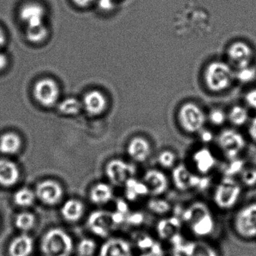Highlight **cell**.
<instances>
[{
	"instance_id": "obj_23",
	"label": "cell",
	"mask_w": 256,
	"mask_h": 256,
	"mask_svg": "<svg viewBox=\"0 0 256 256\" xmlns=\"http://www.w3.org/2000/svg\"><path fill=\"white\" fill-rule=\"evenodd\" d=\"M124 194L128 202H136L138 200L150 196L149 190L143 180L132 178L126 182Z\"/></svg>"
},
{
	"instance_id": "obj_22",
	"label": "cell",
	"mask_w": 256,
	"mask_h": 256,
	"mask_svg": "<svg viewBox=\"0 0 256 256\" xmlns=\"http://www.w3.org/2000/svg\"><path fill=\"white\" fill-rule=\"evenodd\" d=\"M34 248L32 238L26 234H22L12 240L8 246V253L10 256H30Z\"/></svg>"
},
{
	"instance_id": "obj_32",
	"label": "cell",
	"mask_w": 256,
	"mask_h": 256,
	"mask_svg": "<svg viewBox=\"0 0 256 256\" xmlns=\"http://www.w3.org/2000/svg\"><path fill=\"white\" fill-rule=\"evenodd\" d=\"M82 107L83 104L73 97L65 98L58 106L60 112L67 115L77 114L82 110Z\"/></svg>"
},
{
	"instance_id": "obj_14",
	"label": "cell",
	"mask_w": 256,
	"mask_h": 256,
	"mask_svg": "<svg viewBox=\"0 0 256 256\" xmlns=\"http://www.w3.org/2000/svg\"><path fill=\"white\" fill-rule=\"evenodd\" d=\"M100 256H132V247L124 238H109L102 245Z\"/></svg>"
},
{
	"instance_id": "obj_7",
	"label": "cell",
	"mask_w": 256,
	"mask_h": 256,
	"mask_svg": "<svg viewBox=\"0 0 256 256\" xmlns=\"http://www.w3.org/2000/svg\"><path fill=\"white\" fill-rule=\"evenodd\" d=\"M178 118L181 126L190 133L199 132L203 130L206 121L203 110L193 103L184 104L180 109Z\"/></svg>"
},
{
	"instance_id": "obj_16",
	"label": "cell",
	"mask_w": 256,
	"mask_h": 256,
	"mask_svg": "<svg viewBox=\"0 0 256 256\" xmlns=\"http://www.w3.org/2000/svg\"><path fill=\"white\" fill-rule=\"evenodd\" d=\"M127 154L133 161L139 163L144 162L150 156V145L143 138H134L127 146Z\"/></svg>"
},
{
	"instance_id": "obj_24",
	"label": "cell",
	"mask_w": 256,
	"mask_h": 256,
	"mask_svg": "<svg viewBox=\"0 0 256 256\" xmlns=\"http://www.w3.org/2000/svg\"><path fill=\"white\" fill-rule=\"evenodd\" d=\"M179 253L184 256H218L214 247L203 241L186 242Z\"/></svg>"
},
{
	"instance_id": "obj_41",
	"label": "cell",
	"mask_w": 256,
	"mask_h": 256,
	"mask_svg": "<svg viewBox=\"0 0 256 256\" xmlns=\"http://www.w3.org/2000/svg\"><path fill=\"white\" fill-rule=\"evenodd\" d=\"M144 220L143 214L140 212H133V214H128L127 215L126 222L131 224V226H139L142 224Z\"/></svg>"
},
{
	"instance_id": "obj_38",
	"label": "cell",
	"mask_w": 256,
	"mask_h": 256,
	"mask_svg": "<svg viewBox=\"0 0 256 256\" xmlns=\"http://www.w3.org/2000/svg\"><path fill=\"white\" fill-rule=\"evenodd\" d=\"M240 180L244 185L251 187L256 184V170L253 168H246L240 174Z\"/></svg>"
},
{
	"instance_id": "obj_39",
	"label": "cell",
	"mask_w": 256,
	"mask_h": 256,
	"mask_svg": "<svg viewBox=\"0 0 256 256\" xmlns=\"http://www.w3.org/2000/svg\"><path fill=\"white\" fill-rule=\"evenodd\" d=\"M136 242L137 246L140 250L144 251L145 252H149L156 244L155 241L151 236L146 234L138 236L136 239Z\"/></svg>"
},
{
	"instance_id": "obj_36",
	"label": "cell",
	"mask_w": 256,
	"mask_h": 256,
	"mask_svg": "<svg viewBox=\"0 0 256 256\" xmlns=\"http://www.w3.org/2000/svg\"><path fill=\"white\" fill-rule=\"evenodd\" d=\"M176 157L174 152L170 150H164L158 156V162L163 168H172L175 166Z\"/></svg>"
},
{
	"instance_id": "obj_4",
	"label": "cell",
	"mask_w": 256,
	"mask_h": 256,
	"mask_svg": "<svg viewBox=\"0 0 256 256\" xmlns=\"http://www.w3.org/2000/svg\"><path fill=\"white\" fill-rule=\"evenodd\" d=\"M241 192L240 184L234 178L224 176L214 190V204L221 210L232 209L238 204Z\"/></svg>"
},
{
	"instance_id": "obj_35",
	"label": "cell",
	"mask_w": 256,
	"mask_h": 256,
	"mask_svg": "<svg viewBox=\"0 0 256 256\" xmlns=\"http://www.w3.org/2000/svg\"><path fill=\"white\" fill-rule=\"evenodd\" d=\"M96 251V244L94 240L84 238L78 246V252L80 256H92Z\"/></svg>"
},
{
	"instance_id": "obj_25",
	"label": "cell",
	"mask_w": 256,
	"mask_h": 256,
	"mask_svg": "<svg viewBox=\"0 0 256 256\" xmlns=\"http://www.w3.org/2000/svg\"><path fill=\"white\" fill-rule=\"evenodd\" d=\"M113 198V188L106 182H98L95 184L90 192V198L95 204H106L109 203Z\"/></svg>"
},
{
	"instance_id": "obj_29",
	"label": "cell",
	"mask_w": 256,
	"mask_h": 256,
	"mask_svg": "<svg viewBox=\"0 0 256 256\" xmlns=\"http://www.w3.org/2000/svg\"><path fill=\"white\" fill-rule=\"evenodd\" d=\"M146 206L148 209L155 215H166L172 210L170 204L160 197H154L148 200Z\"/></svg>"
},
{
	"instance_id": "obj_37",
	"label": "cell",
	"mask_w": 256,
	"mask_h": 256,
	"mask_svg": "<svg viewBox=\"0 0 256 256\" xmlns=\"http://www.w3.org/2000/svg\"><path fill=\"white\" fill-rule=\"evenodd\" d=\"M229 161L230 162L224 168V176L234 178L235 175L240 174L245 168L244 162L238 158L230 160Z\"/></svg>"
},
{
	"instance_id": "obj_33",
	"label": "cell",
	"mask_w": 256,
	"mask_h": 256,
	"mask_svg": "<svg viewBox=\"0 0 256 256\" xmlns=\"http://www.w3.org/2000/svg\"><path fill=\"white\" fill-rule=\"evenodd\" d=\"M228 118L232 124L240 126L244 125L248 120V112L242 106H234L229 112Z\"/></svg>"
},
{
	"instance_id": "obj_26",
	"label": "cell",
	"mask_w": 256,
	"mask_h": 256,
	"mask_svg": "<svg viewBox=\"0 0 256 256\" xmlns=\"http://www.w3.org/2000/svg\"><path fill=\"white\" fill-rule=\"evenodd\" d=\"M84 205L77 199L66 200L61 208V215L70 222L78 221L84 214Z\"/></svg>"
},
{
	"instance_id": "obj_28",
	"label": "cell",
	"mask_w": 256,
	"mask_h": 256,
	"mask_svg": "<svg viewBox=\"0 0 256 256\" xmlns=\"http://www.w3.org/2000/svg\"><path fill=\"white\" fill-rule=\"evenodd\" d=\"M36 192L28 188H22L18 190L14 193V204L20 208H29L32 206L35 202Z\"/></svg>"
},
{
	"instance_id": "obj_5",
	"label": "cell",
	"mask_w": 256,
	"mask_h": 256,
	"mask_svg": "<svg viewBox=\"0 0 256 256\" xmlns=\"http://www.w3.org/2000/svg\"><path fill=\"white\" fill-rule=\"evenodd\" d=\"M172 180L180 191H188L191 190H204L209 186L208 178L199 176L193 173L186 166L178 164L174 167L172 172Z\"/></svg>"
},
{
	"instance_id": "obj_43",
	"label": "cell",
	"mask_w": 256,
	"mask_h": 256,
	"mask_svg": "<svg viewBox=\"0 0 256 256\" xmlns=\"http://www.w3.org/2000/svg\"><path fill=\"white\" fill-rule=\"evenodd\" d=\"M200 138L204 143H210L214 139V134L209 130H202L200 132Z\"/></svg>"
},
{
	"instance_id": "obj_6",
	"label": "cell",
	"mask_w": 256,
	"mask_h": 256,
	"mask_svg": "<svg viewBox=\"0 0 256 256\" xmlns=\"http://www.w3.org/2000/svg\"><path fill=\"white\" fill-rule=\"evenodd\" d=\"M236 233L246 239L256 238V203L241 208L234 218Z\"/></svg>"
},
{
	"instance_id": "obj_12",
	"label": "cell",
	"mask_w": 256,
	"mask_h": 256,
	"mask_svg": "<svg viewBox=\"0 0 256 256\" xmlns=\"http://www.w3.org/2000/svg\"><path fill=\"white\" fill-rule=\"evenodd\" d=\"M36 196L44 204H58L64 197L62 186L53 180H46L37 185Z\"/></svg>"
},
{
	"instance_id": "obj_15",
	"label": "cell",
	"mask_w": 256,
	"mask_h": 256,
	"mask_svg": "<svg viewBox=\"0 0 256 256\" xmlns=\"http://www.w3.org/2000/svg\"><path fill=\"white\" fill-rule=\"evenodd\" d=\"M228 56L230 62L238 70L250 66L252 58V50L246 43L236 42L229 47Z\"/></svg>"
},
{
	"instance_id": "obj_42",
	"label": "cell",
	"mask_w": 256,
	"mask_h": 256,
	"mask_svg": "<svg viewBox=\"0 0 256 256\" xmlns=\"http://www.w3.org/2000/svg\"><path fill=\"white\" fill-rule=\"evenodd\" d=\"M245 100L250 107L256 109V90H252L247 92Z\"/></svg>"
},
{
	"instance_id": "obj_34",
	"label": "cell",
	"mask_w": 256,
	"mask_h": 256,
	"mask_svg": "<svg viewBox=\"0 0 256 256\" xmlns=\"http://www.w3.org/2000/svg\"><path fill=\"white\" fill-rule=\"evenodd\" d=\"M256 77V70L253 67L248 66L238 68L235 72V78L241 83H250Z\"/></svg>"
},
{
	"instance_id": "obj_13",
	"label": "cell",
	"mask_w": 256,
	"mask_h": 256,
	"mask_svg": "<svg viewBox=\"0 0 256 256\" xmlns=\"http://www.w3.org/2000/svg\"><path fill=\"white\" fill-rule=\"evenodd\" d=\"M150 196L160 197L167 192L168 179L164 172L158 169H149L144 174L143 180Z\"/></svg>"
},
{
	"instance_id": "obj_49",
	"label": "cell",
	"mask_w": 256,
	"mask_h": 256,
	"mask_svg": "<svg viewBox=\"0 0 256 256\" xmlns=\"http://www.w3.org/2000/svg\"><path fill=\"white\" fill-rule=\"evenodd\" d=\"M152 256L150 254H149V253L148 252H144L143 254H140V256Z\"/></svg>"
},
{
	"instance_id": "obj_50",
	"label": "cell",
	"mask_w": 256,
	"mask_h": 256,
	"mask_svg": "<svg viewBox=\"0 0 256 256\" xmlns=\"http://www.w3.org/2000/svg\"><path fill=\"white\" fill-rule=\"evenodd\" d=\"M182 256V254H180V253H176V254H175V256Z\"/></svg>"
},
{
	"instance_id": "obj_8",
	"label": "cell",
	"mask_w": 256,
	"mask_h": 256,
	"mask_svg": "<svg viewBox=\"0 0 256 256\" xmlns=\"http://www.w3.org/2000/svg\"><path fill=\"white\" fill-rule=\"evenodd\" d=\"M136 168L134 164L121 158H114L106 166V174L109 182L116 186H124L126 182L134 178Z\"/></svg>"
},
{
	"instance_id": "obj_27",
	"label": "cell",
	"mask_w": 256,
	"mask_h": 256,
	"mask_svg": "<svg viewBox=\"0 0 256 256\" xmlns=\"http://www.w3.org/2000/svg\"><path fill=\"white\" fill-rule=\"evenodd\" d=\"M22 146V138L16 133L7 132L0 138V152L6 155L17 154Z\"/></svg>"
},
{
	"instance_id": "obj_3",
	"label": "cell",
	"mask_w": 256,
	"mask_h": 256,
	"mask_svg": "<svg viewBox=\"0 0 256 256\" xmlns=\"http://www.w3.org/2000/svg\"><path fill=\"white\" fill-rule=\"evenodd\" d=\"M235 78V72L226 62H211L204 72L206 86L212 92H221L228 89Z\"/></svg>"
},
{
	"instance_id": "obj_10",
	"label": "cell",
	"mask_w": 256,
	"mask_h": 256,
	"mask_svg": "<svg viewBox=\"0 0 256 256\" xmlns=\"http://www.w3.org/2000/svg\"><path fill=\"white\" fill-rule=\"evenodd\" d=\"M90 230L100 238H108L118 227L113 212L96 210L90 216L88 220Z\"/></svg>"
},
{
	"instance_id": "obj_2",
	"label": "cell",
	"mask_w": 256,
	"mask_h": 256,
	"mask_svg": "<svg viewBox=\"0 0 256 256\" xmlns=\"http://www.w3.org/2000/svg\"><path fill=\"white\" fill-rule=\"evenodd\" d=\"M41 248L46 256H70L73 250L72 238L65 230L55 228L46 232Z\"/></svg>"
},
{
	"instance_id": "obj_21",
	"label": "cell",
	"mask_w": 256,
	"mask_h": 256,
	"mask_svg": "<svg viewBox=\"0 0 256 256\" xmlns=\"http://www.w3.org/2000/svg\"><path fill=\"white\" fill-rule=\"evenodd\" d=\"M46 12L40 4H28L20 11V18L28 26H37L44 24Z\"/></svg>"
},
{
	"instance_id": "obj_46",
	"label": "cell",
	"mask_w": 256,
	"mask_h": 256,
	"mask_svg": "<svg viewBox=\"0 0 256 256\" xmlns=\"http://www.w3.org/2000/svg\"><path fill=\"white\" fill-rule=\"evenodd\" d=\"M8 65V58L2 52H0V71L5 70Z\"/></svg>"
},
{
	"instance_id": "obj_31",
	"label": "cell",
	"mask_w": 256,
	"mask_h": 256,
	"mask_svg": "<svg viewBox=\"0 0 256 256\" xmlns=\"http://www.w3.org/2000/svg\"><path fill=\"white\" fill-rule=\"evenodd\" d=\"M48 35V28L44 24L37 26H28L26 38L32 43H40L44 41Z\"/></svg>"
},
{
	"instance_id": "obj_45",
	"label": "cell",
	"mask_w": 256,
	"mask_h": 256,
	"mask_svg": "<svg viewBox=\"0 0 256 256\" xmlns=\"http://www.w3.org/2000/svg\"><path fill=\"white\" fill-rule=\"evenodd\" d=\"M248 132L252 138L256 140V116L253 118L252 120L250 122V128H248Z\"/></svg>"
},
{
	"instance_id": "obj_20",
	"label": "cell",
	"mask_w": 256,
	"mask_h": 256,
	"mask_svg": "<svg viewBox=\"0 0 256 256\" xmlns=\"http://www.w3.org/2000/svg\"><path fill=\"white\" fill-rule=\"evenodd\" d=\"M182 220L176 217L166 218L158 222L156 226V232L158 236L164 240L170 242L179 236Z\"/></svg>"
},
{
	"instance_id": "obj_47",
	"label": "cell",
	"mask_w": 256,
	"mask_h": 256,
	"mask_svg": "<svg viewBox=\"0 0 256 256\" xmlns=\"http://www.w3.org/2000/svg\"><path fill=\"white\" fill-rule=\"evenodd\" d=\"M94 0H73V2L80 7H86L91 4Z\"/></svg>"
},
{
	"instance_id": "obj_44",
	"label": "cell",
	"mask_w": 256,
	"mask_h": 256,
	"mask_svg": "<svg viewBox=\"0 0 256 256\" xmlns=\"http://www.w3.org/2000/svg\"><path fill=\"white\" fill-rule=\"evenodd\" d=\"M98 5L102 10H110L113 7V0H100Z\"/></svg>"
},
{
	"instance_id": "obj_1",
	"label": "cell",
	"mask_w": 256,
	"mask_h": 256,
	"mask_svg": "<svg viewBox=\"0 0 256 256\" xmlns=\"http://www.w3.org/2000/svg\"><path fill=\"white\" fill-rule=\"evenodd\" d=\"M182 222L198 238L209 236L216 228L212 211L206 204L202 202H193L186 208L182 214Z\"/></svg>"
},
{
	"instance_id": "obj_48",
	"label": "cell",
	"mask_w": 256,
	"mask_h": 256,
	"mask_svg": "<svg viewBox=\"0 0 256 256\" xmlns=\"http://www.w3.org/2000/svg\"><path fill=\"white\" fill-rule=\"evenodd\" d=\"M6 42V37L5 32L2 30V28H0V48L4 47Z\"/></svg>"
},
{
	"instance_id": "obj_9",
	"label": "cell",
	"mask_w": 256,
	"mask_h": 256,
	"mask_svg": "<svg viewBox=\"0 0 256 256\" xmlns=\"http://www.w3.org/2000/svg\"><path fill=\"white\" fill-rule=\"evenodd\" d=\"M218 144L224 155L230 160L238 158L244 150L246 140L244 136L234 130H226L220 133Z\"/></svg>"
},
{
	"instance_id": "obj_17",
	"label": "cell",
	"mask_w": 256,
	"mask_h": 256,
	"mask_svg": "<svg viewBox=\"0 0 256 256\" xmlns=\"http://www.w3.org/2000/svg\"><path fill=\"white\" fill-rule=\"evenodd\" d=\"M192 162L198 173L206 175L215 168L216 158L208 148L198 150L192 156Z\"/></svg>"
},
{
	"instance_id": "obj_11",
	"label": "cell",
	"mask_w": 256,
	"mask_h": 256,
	"mask_svg": "<svg viewBox=\"0 0 256 256\" xmlns=\"http://www.w3.org/2000/svg\"><path fill=\"white\" fill-rule=\"evenodd\" d=\"M34 96L42 106L44 107H52L56 104L59 98V86L58 83L52 79H42L35 85Z\"/></svg>"
},
{
	"instance_id": "obj_40",
	"label": "cell",
	"mask_w": 256,
	"mask_h": 256,
	"mask_svg": "<svg viewBox=\"0 0 256 256\" xmlns=\"http://www.w3.org/2000/svg\"><path fill=\"white\" fill-rule=\"evenodd\" d=\"M226 113L221 109H214L209 114L210 121L215 126L222 125L226 122Z\"/></svg>"
},
{
	"instance_id": "obj_19",
	"label": "cell",
	"mask_w": 256,
	"mask_h": 256,
	"mask_svg": "<svg viewBox=\"0 0 256 256\" xmlns=\"http://www.w3.org/2000/svg\"><path fill=\"white\" fill-rule=\"evenodd\" d=\"M82 104L88 114L92 116H96L101 114L106 110L108 102L102 92L98 90H92L85 95Z\"/></svg>"
},
{
	"instance_id": "obj_30",
	"label": "cell",
	"mask_w": 256,
	"mask_h": 256,
	"mask_svg": "<svg viewBox=\"0 0 256 256\" xmlns=\"http://www.w3.org/2000/svg\"><path fill=\"white\" fill-rule=\"evenodd\" d=\"M36 216L30 212H22L18 214L14 220L16 228L23 232H29L36 224Z\"/></svg>"
},
{
	"instance_id": "obj_18",
	"label": "cell",
	"mask_w": 256,
	"mask_h": 256,
	"mask_svg": "<svg viewBox=\"0 0 256 256\" xmlns=\"http://www.w3.org/2000/svg\"><path fill=\"white\" fill-rule=\"evenodd\" d=\"M20 172L18 166L11 160L0 158V186L12 187L19 181Z\"/></svg>"
}]
</instances>
